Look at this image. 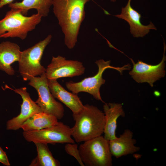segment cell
<instances>
[{
	"mask_svg": "<svg viewBox=\"0 0 166 166\" xmlns=\"http://www.w3.org/2000/svg\"><path fill=\"white\" fill-rule=\"evenodd\" d=\"M42 18L38 13L27 16L21 9L11 8L0 20V38L17 37L24 40L40 23Z\"/></svg>",
	"mask_w": 166,
	"mask_h": 166,
	"instance_id": "obj_3",
	"label": "cell"
},
{
	"mask_svg": "<svg viewBox=\"0 0 166 166\" xmlns=\"http://www.w3.org/2000/svg\"><path fill=\"white\" fill-rule=\"evenodd\" d=\"M47 81L50 91L53 96L69 108L73 113H77L82 109L84 105L77 94L67 91L56 79H47Z\"/></svg>",
	"mask_w": 166,
	"mask_h": 166,
	"instance_id": "obj_14",
	"label": "cell"
},
{
	"mask_svg": "<svg viewBox=\"0 0 166 166\" xmlns=\"http://www.w3.org/2000/svg\"><path fill=\"white\" fill-rule=\"evenodd\" d=\"M66 153L74 157L81 166H84L80 156L77 145L74 143H68L65 146Z\"/></svg>",
	"mask_w": 166,
	"mask_h": 166,
	"instance_id": "obj_20",
	"label": "cell"
},
{
	"mask_svg": "<svg viewBox=\"0 0 166 166\" xmlns=\"http://www.w3.org/2000/svg\"><path fill=\"white\" fill-rule=\"evenodd\" d=\"M164 44L163 57L161 61L158 64L149 65L141 60H138L137 63H135L132 60L133 67L129 72V74L136 82L138 83L147 82L151 86L153 87L155 82L165 76L166 45L164 42Z\"/></svg>",
	"mask_w": 166,
	"mask_h": 166,
	"instance_id": "obj_10",
	"label": "cell"
},
{
	"mask_svg": "<svg viewBox=\"0 0 166 166\" xmlns=\"http://www.w3.org/2000/svg\"><path fill=\"white\" fill-rule=\"evenodd\" d=\"M21 51L17 44L9 41L0 43V70L10 76L14 74L15 71L11 66L20 59Z\"/></svg>",
	"mask_w": 166,
	"mask_h": 166,
	"instance_id": "obj_16",
	"label": "cell"
},
{
	"mask_svg": "<svg viewBox=\"0 0 166 166\" xmlns=\"http://www.w3.org/2000/svg\"><path fill=\"white\" fill-rule=\"evenodd\" d=\"M23 136L28 142L45 144L74 143L71 128L61 122L42 129L23 131Z\"/></svg>",
	"mask_w": 166,
	"mask_h": 166,
	"instance_id": "obj_8",
	"label": "cell"
},
{
	"mask_svg": "<svg viewBox=\"0 0 166 166\" xmlns=\"http://www.w3.org/2000/svg\"><path fill=\"white\" fill-rule=\"evenodd\" d=\"M75 124L71 128L75 141L80 143L102 135L104 133L105 114L97 107L88 104L79 112L73 113Z\"/></svg>",
	"mask_w": 166,
	"mask_h": 166,
	"instance_id": "obj_2",
	"label": "cell"
},
{
	"mask_svg": "<svg viewBox=\"0 0 166 166\" xmlns=\"http://www.w3.org/2000/svg\"><path fill=\"white\" fill-rule=\"evenodd\" d=\"M85 68L82 63L77 60H67L58 55L53 56L45 73L48 79H56L64 77H73L83 74Z\"/></svg>",
	"mask_w": 166,
	"mask_h": 166,
	"instance_id": "obj_9",
	"label": "cell"
},
{
	"mask_svg": "<svg viewBox=\"0 0 166 166\" xmlns=\"http://www.w3.org/2000/svg\"><path fill=\"white\" fill-rule=\"evenodd\" d=\"M116 0H110V1L111 2H115L116 1Z\"/></svg>",
	"mask_w": 166,
	"mask_h": 166,
	"instance_id": "obj_23",
	"label": "cell"
},
{
	"mask_svg": "<svg viewBox=\"0 0 166 166\" xmlns=\"http://www.w3.org/2000/svg\"><path fill=\"white\" fill-rule=\"evenodd\" d=\"M0 163L6 166H9L10 165V164L6 152L3 151L0 147Z\"/></svg>",
	"mask_w": 166,
	"mask_h": 166,
	"instance_id": "obj_21",
	"label": "cell"
},
{
	"mask_svg": "<svg viewBox=\"0 0 166 166\" xmlns=\"http://www.w3.org/2000/svg\"><path fill=\"white\" fill-rule=\"evenodd\" d=\"M95 63L98 67V72L95 75L85 78L78 82H67L65 86L73 93L77 94L81 92H86L91 95L97 100L104 102L101 98L100 91L101 86L105 82L102 76L104 72L106 69L110 68L116 69L122 74L123 70H129L131 65L128 64L121 67H115L110 65V61H105L102 59L96 61Z\"/></svg>",
	"mask_w": 166,
	"mask_h": 166,
	"instance_id": "obj_6",
	"label": "cell"
},
{
	"mask_svg": "<svg viewBox=\"0 0 166 166\" xmlns=\"http://www.w3.org/2000/svg\"><path fill=\"white\" fill-rule=\"evenodd\" d=\"M37 148V156L34 159L30 166H59L60 162L53 156L47 144L37 142L34 143Z\"/></svg>",
	"mask_w": 166,
	"mask_h": 166,
	"instance_id": "obj_19",
	"label": "cell"
},
{
	"mask_svg": "<svg viewBox=\"0 0 166 166\" xmlns=\"http://www.w3.org/2000/svg\"><path fill=\"white\" fill-rule=\"evenodd\" d=\"M103 109L105 117L104 137L109 141L117 137V120L120 117H124L125 114L120 103H105Z\"/></svg>",
	"mask_w": 166,
	"mask_h": 166,
	"instance_id": "obj_15",
	"label": "cell"
},
{
	"mask_svg": "<svg viewBox=\"0 0 166 166\" xmlns=\"http://www.w3.org/2000/svg\"><path fill=\"white\" fill-rule=\"evenodd\" d=\"M14 0H0V8L5 5L13 2Z\"/></svg>",
	"mask_w": 166,
	"mask_h": 166,
	"instance_id": "obj_22",
	"label": "cell"
},
{
	"mask_svg": "<svg viewBox=\"0 0 166 166\" xmlns=\"http://www.w3.org/2000/svg\"><path fill=\"white\" fill-rule=\"evenodd\" d=\"M11 89L20 95L22 99L19 114L8 120L6 123L7 130L15 131L21 128L22 124L35 114L42 112L35 102L31 99L26 87Z\"/></svg>",
	"mask_w": 166,
	"mask_h": 166,
	"instance_id": "obj_11",
	"label": "cell"
},
{
	"mask_svg": "<svg viewBox=\"0 0 166 166\" xmlns=\"http://www.w3.org/2000/svg\"><path fill=\"white\" fill-rule=\"evenodd\" d=\"M90 0H53V12L69 49L75 46L81 24L85 19V6Z\"/></svg>",
	"mask_w": 166,
	"mask_h": 166,
	"instance_id": "obj_1",
	"label": "cell"
},
{
	"mask_svg": "<svg viewBox=\"0 0 166 166\" xmlns=\"http://www.w3.org/2000/svg\"><path fill=\"white\" fill-rule=\"evenodd\" d=\"M85 166H111L109 140L102 135L83 142L78 148Z\"/></svg>",
	"mask_w": 166,
	"mask_h": 166,
	"instance_id": "obj_5",
	"label": "cell"
},
{
	"mask_svg": "<svg viewBox=\"0 0 166 166\" xmlns=\"http://www.w3.org/2000/svg\"><path fill=\"white\" fill-rule=\"evenodd\" d=\"M133 136V132L126 129L119 137L109 140V147L112 156L118 158L139 151L140 148L135 145L136 140L132 138Z\"/></svg>",
	"mask_w": 166,
	"mask_h": 166,
	"instance_id": "obj_13",
	"label": "cell"
},
{
	"mask_svg": "<svg viewBox=\"0 0 166 166\" xmlns=\"http://www.w3.org/2000/svg\"><path fill=\"white\" fill-rule=\"evenodd\" d=\"M52 115L43 112L36 113L22 125L21 128L23 131L38 130L52 126L58 122Z\"/></svg>",
	"mask_w": 166,
	"mask_h": 166,
	"instance_id": "obj_18",
	"label": "cell"
},
{
	"mask_svg": "<svg viewBox=\"0 0 166 166\" xmlns=\"http://www.w3.org/2000/svg\"><path fill=\"white\" fill-rule=\"evenodd\" d=\"M52 38L49 35L44 40L21 52L18 63L19 71L23 80H30L32 77L41 76L46 69L40 63L43 52Z\"/></svg>",
	"mask_w": 166,
	"mask_h": 166,
	"instance_id": "obj_4",
	"label": "cell"
},
{
	"mask_svg": "<svg viewBox=\"0 0 166 166\" xmlns=\"http://www.w3.org/2000/svg\"><path fill=\"white\" fill-rule=\"evenodd\" d=\"M53 0H23L21 2H12L8 4L10 8L20 9L24 15H27L30 9H35L42 17L48 16L52 5Z\"/></svg>",
	"mask_w": 166,
	"mask_h": 166,
	"instance_id": "obj_17",
	"label": "cell"
},
{
	"mask_svg": "<svg viewBox=\"0 0 166 166\" xmlns=\"http://www.w3.org/2000/svg\"><path fill=\"white\" fill-rule=\"evenodd\" d=\"M132 0H128L126 5L121 9V13L115 16L126 21L130 26V32L134 37H142L148 34L150 30H156L153 24L150 22L148 25L141 22V14L131 6Z\"/></svg>",
	"mask_w": 166,
	"mask_h": 166,
	"instance_id": "obj_12",
	"label": "cell"
},
{
	"mask_svg": "<svg viewBox=\"0 0 166 166\" xmlns=\"http://www.w3.org/2000/svg\"><path fill=\"white\" fill-rule=\"evenodd\" d=\"M29 81L28 85L38 92V98L35 102L42 111L53 115L58 120L61 119L64 115V107L51 93L45 73L39 77H32Z\"/></svg>",
	"mask_w": 166,
	"mask_h": 166,
	"instance_id": "obj_7",
	"label": "cell"
}]
</instances>
